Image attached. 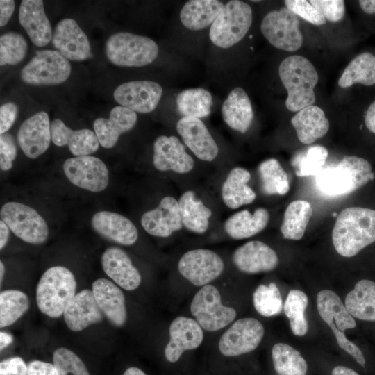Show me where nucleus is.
Returning a JSON list of instances; mask_svg holds the SVG:
<instances>
[{"label":"nucleus","instance_id":"nucleus-14","mask_svg":"<svg viewBox=\"0 0 375 375\" xmlns=\"http://www.w3.org/2000/svg\"><path fill=\"white\" fill-rule=\"evenodd\" d=\"M265 333L264 327L256 319L237 320L222 335L219 342L220 352L226 356H237L255 350Z\"/></svg>","mask_w":375,"mask_h":375},{"label":"nucleus","instance_id":"nucleus-35","mask_svg":"<svg viewBox=\"0 0 375 375\" xmlns=\"http://www.w3.org/2000/svg\"><path fill=\"white\" fill-rule=\"evenodd\" d=\"M344 306L355 318L362 321H375V282L362 279L356 283L344 301Z\"/></svg>","mask_w":375,"mask_h":375},{"label":"nucleus","instance_id":"nucleus-20","mask_svg":"<svg viewBox=\"0 0 375 375\" xmlns=\"http://www.w3.org/2000/svg\"><path fill=\"white\" fill-rule=\"evenodd\" d=\"M176 130L187 147L200 160L212 161L219 149L204 123L198 118L183 117L176 124Z\"/></svg>","mask_w":375,"mask_h":375},{"label":"nucleus","instance_id":"nucleus-30","mask_svg":"<svg viewBox=\"0 0 375 375\" xmlns=\"http://www.w3.org/2000/svg\"><path fill=\"white\" fill-rule=\"evenodd\" d=\"M298 139L303 144H308L326 134L329 122L324 112L317 106H307L295 114L291 119Z\"/></svg>","mask_w":375,"mask_h":375},{"label":"nucleus","instance_id":"nucleus-4","mask_svg":"<svg viewBox=\"0 0 375 375\" xmlns=\"http://www.w3.org/2000/svg\"><path fill=\"white\" fill-rule=\"evenodd\" d=\"M76 282L74 274L63 266H53L44 272L36 288V301L46 315L60 317L75 296Z\"/></svg>","mask_w":375,"mask_h":375},{"label":"nucleus","instance_id":"nucleus-62","mask_svg":"<svg viewBox=\"0 0 375 375\" xmlns=\"http://www.w3.org/2000/svg\"><path fill=\"white\" fill-rule=\"evenodd\" d=\"M336 215H337V213H336V212H334V213H333V217H336Z\"/></svg>","mask_w":375,"mask_h":375},{"label":"nucleus","instance_id":"nucleus-59","mask_svg":"<svg viewBox=\"0 0 375 375\" xmlns=\"http://www.w3.org/2000/svg\"><path fill=\"white\" fill-rule=\"evenodd\" d=\"M13 341V337L12 335L6 333L0 332V349L2 350L4 348L10 345Z\"/></svg>","mask_w":375,"mask_h":375},{"label":"nucleus","instance_id":"nucleus-10","mask_svg":"<svg viewBox=\"0 0 375 375\" xmlns=\"http://www.w3.org/2000/svg\"><path fill=\"white\" fill-rule=\"evenodd\" d=\"M190 310L201 328L215 331L228 325L236 317L234 308L224 306L218 290L208 284L192 299Z\"/></svg>","mask_w":375,"mask_h":375},{"label":"nucleus","instance_id":"nucleus-8","mask_svg":"<svg viewBox=\"0 0 375 375\" xmlns=\"http://www.w3.org/2000/svg\"><path fill=\"white\" fill-rule=\"evenodd\" d=\"M0 217L10 230L26 242L40 244L48 238L46 221L35 209L26 204L7 202L1 208Z\"/></svg>","mask_w":375,"mask_h":375},{"label":"nucleus","instance_id":"nucleus-3","mask_svg":"<svg viewBox=\"0 0 375 375\" xmlns=\"http://www.w3.org/2000/svg\"><path fill=\"white\" fill-rule=\"evenodd\" d=\"M278 74L288 92L285 105L289 110L297 112L313 105L318 74L306 58L298 55L287 57L281 62Z\"/></svg>","mask_w":375,"mask_h":375},{"label":"nucleus","instance_id":"nucleus-16","mask_svg":"<svg viewBox=\"0 0 375 375\" xmlns=\"http://www.w3.org/2000/svg\"><path fill=\"white\" fill-rule=\"evenodd\" d=\"M54 47L66 58L81 61L92 57L88 36L77 22L70 18L60 20L52 37Z\"/></svg>","mask_w":375,"mask_h":375},{"label":"nucleus","instance_id":"nucleus-15","mask_svg":"<svg viewBox=\"0 0 375 375\" xmlns=\"http://www.w3.org/2000/svg\"><path fill=\"white\" fill-rule=\"evenodd\" d=\"M162 94V87L154 81H133L119 85L113 97L123 107L135 112L148 113L156 108Z\"/></svg>","mask_w":375,"mask_h":375},{"label":"nucleus","instance_id":"nucleus-1","mask_svg":"<svg viewBox=\"0 0 375 375\" xmlns=\"http://www.w3.org/2000/svg\"><path fill=\"white\" fill-rule=\"evenodd\" d=\"M336 251L352 257L375 242V210L362 207L342 210L337 217L332 231Z\"/></svg>","mask_w":375,"mask_h":375},{"label":"nucleus","instance_id":"nucleus-46","mask_svg":"<svg viewBox=\"0 0 375 375\" xmlns=\"http://www.w3.org/2000/svg\"><path fill=\"white\" fill-rule=\"evenodd\" d=\"M28 44L17 32H7L0 37V65H17L26 56Z\"/></svg>","mask_w":375,"mask_h":375},{"label":"nucleus","instance_id":"nucleus-28","mask_svg":"<svg viewBox=\"0 0 375 375\" xmlns=\"http://www.w3.org/2000/svg\"><path fill=\"white\" fill-rule=\"evenodd\" d=\"M63 315L67 327L73 331H81L102 319V312L92 291L89 289L76 294Z\"/></svg>","mask_w":375,"mask_h":375},{"label":"nucleus","instance_id":"nucleus-51","mask_svg":"<svg viewBox=\"0 0 375 375\" xmlns=\"http://www.w3.org/2000/svg\"><path fill=\"white\" fill-rule=\"evenodd\" d=\"M28 365L20 357H12L0 362V375H27Z\"/></svg>","mask_w":375,"mask_h":375},{"label":"nucleus","instance_id":"nucleus-23","mask_svg":"<svg viewBox=\"0 0 375 375\" xmlns=\"http://www.w3.org/2000/svg\"><path fill=\"white\" fill-rule=\"evenodd\" d=\"M91 226L103 238L122 245H132L138 238L134 224L125 216L114 212H96L91 219Z\"/></svg>","mask_w":375,"mask_h":375},{"label":"nucleus","instance_id":"nucleus-36","mask_svg":"<svg viewBox=\"0 0 375 375\" xmlns=\"http://www.w3.org/2000/svg\"><path fill=\"white\" fill-rule=\"evenodd\" d=\"M178 205L183 225L193 233H204L209 226L211 210L196 199L194 192L191 190L181 195Z\"/></svg>","mask_w":375,"mask_h":375},{"label":"nucleus","instance_id":"nucleus-17","mask_svg":"<svg viewBox=\"0 0 375 375\" xmlns=\"http://www.w3.org/2000/svg\"><path fill=\"white\" fill-rule=\"evenodd\" d=\"M17 138L22 151L28 158L35 159L44 153L51 140L48 114L40 111L24 121Z\"/></svg>","mask_w":375,"mask_h":375},{"label":"nucleus","instance_id":"nucleus-24","mask_svg":"<svg viewBox=\"0 0 375 375\" xmlns=\"http://www.w3.org/2000/svg\"><path fill=\"white\" fill-rule=\"evenodd\" d=\"M104 272L117 284L126 290L136 289L141 283V275L133 265L127 253L122 249L111 247L101 256Z\"/></svg>","mask_w":375,"mask_h":375},{"label":"nucleus","instance_id":"nucleus-55","mask_svg":"<svg viewBox=\"0 0 375 375\" xmlns=\"http://www.w3.org/2000/svg\"><path fill=\"white\" fill-rule=\"evenodd\" d=\"M365 123L368 130L375 133V101L367 108L365 116Z\"/></svg>","mask_w":375,"mask_h":375},{"label":"nucleus","instance_id":"nucleus-11","mask_svg":"<svg viewBox=\"0 0 375 375\" xmlns=\"http://www.w3.org/2000/svg\"><path fill=\"white\" fill-rule=\"evenodd\" d=\"M299 21L287 8L268 12L263 18L260 30L268 42L277 49L293 52L303 44Z\"/></svg>","mask_w":375,"mask_h":375},{"label":"nucleus","instance_id":"nucleus-47","mask_svg":"<svg viewBox=\"0 0 375 375\" xmlns=\"http://www.w3.org/2000/svg\"><path fill=\"white\" fill-rule=\"evenodd\" d=\"M53 362L57 375H90L81 358L68 349H57L53 353Z\"/></svg>","mask_w":375,"mask_h":375},{"label":"nucleus","instance_id":"nucleus-21","mask_svg":"<svg viewBox=\"0 0 375 375\" xmlns=\"http://www.w3.org/2000/svg\"><path fill=\"white\" fill-rule=\"evenodd\" d=\"M170 340L165 348V356L170 362H176L187 350L197 348L203 334L197 321L183 316L176 317L169 327Z\"/></svg>","mask_w":375,"mask_h":375},{"label":"nucleus","instance_id":"nucleus-57","mask_svg":"<svg viewBox=\"0 0 375 375\" xmlns=\"http://www.w3.org/2000/svg\"><path fill=\"white\" fill-rule=\"evenodd\" d=\"M361 9L367 14L375 13V0H361L359 1Z\"/></svg>","mask_w":375,"mask_h":375},{"label":"nucleus","instance_id":"nucleus-12","mask_svg":"<svg viewBox=\"0 0 375 375\" xmlns=\"http://www.w3.org/2000/svg\"><path fill=\"white\" fill-rule=\"evenodd\" d=\"M67 179L74 185L92 192L104 190L109 183V171L99 158L92 156L67 159L62 165Z\"/></svg>","mask_w":375,"mask_h":375},{"label":"nucleus","instance_id":"nucleus-19","mask_svg":"<svg viewBox=\"0 0 375 375\" xmlns=\"http://www.w3.org/2000/svg\"><path fill=\"white\" fill-rule=\"evenodd\" d=\"M140 222L147 233L162 238L171 235L183 226L178 201L170 196L162 198L157 208L145 212Z\"/></svg>","mask_w":375,"mask_h":375},{"label":"nucleus","instance_id":"nucleus-53","mask_svg":"<svg viewBox=\"0 0 375 375\" xmlns=\"http://www.w3.org/2000/svg\"><path fill=\"white\" fill-rule=\"evenodd\" d=\"M27 375H57L54 365L40 361L33 360L28 365Z\"/></svg>","mask_w":375,"mask_h":375},{"label":"nucleus","instance_id":"nucleus-6","mask_svg":"<svg viewBox=\"0 0 375 375\" xmlns=\"http://www.w3.org/2000/svg\"><path fill=\"white\" fill-rule=\"evenodd\" d=\"M159 49L153 40L128 32L112 35L106 44L108 59L122 67H142L152 62Z\"/></svg>","mask_w":375,"mask_h":375},{"label":"nucleus","instance_id":"nucleus-60","mask_svg":"<svg viewBox=\"0 0 375 375\" xmlns=\"http://www.w3.org/2000/svg\"><path fill=\"white\" fill-rule=\"evenodd\" d=\"M123 375H146V374L140 369L132 367L127 369Z\"/></svg>","mask_w":375,"mask_h":375},{"label":"nucleus","instance_id":"nucleus-48","mask_svg":"<svg viewBox=\"0 0 375 375\" xmlns=\"http://www.w3.org/2000/svg\"><path fill=\"white\" fill-rule=\"evenodd\" d=\"M284 2L288 10L306 21L317 26L326 24L325 17L310 1L305 0H286Z\"/></svg>","mask_w":375,"mask_h":375},{"label":"nucleus","instance_id":"nucleus-41","mask_svg":"<svg viewBox=\"0 0 375 375\" xmlns=\"http://www.w3.org/2000/svg\"><path fill=\"white\" fill-rule=\"evenodd\" d=\"M262 190L268 195H284L290 190L287 173L279 162L269 158L261 162L258 169Z\"/></svg>","mask_w":375,"mask_h":375},{"label":"nucleus","instance_id":"nucleus-26","mask_svg":"<svg viewBox=\"0 0 375 375\" xmlns=\"http://www.w3.org/2000/svg\"><path fill=\"white\" fill-rule=\"evenodd\" d=\"M19 21L35 45L44 47L52 40L51 26L45 14L42 1H22Z\"/></svg>","mask_w":375,"mask_h":375},{"label":"nucleus","instance_id":"nucleus-7","mask_svg":"<svg viewBox=\"0 0 375 375\" xmlns=\"http://www.w3.org/2000/svg\"><path fill=\"white\" fill-rule=\"evenodd\" d=\"M252 19V9L248 3L229 1L210 26V39L217 47H231L245 36Z\"/></svg>","mask_w":375,"mask_h":375},{"label":"nucleus","instance_id":"nucleus-18","mask_svg":"<svg viewBox=\"0 0 375 375\" xmlns=\"http://www.w3.org/2000/svg\"><path fill=\"white\" fill-rule=\"evenodd\" d=\"M153 163L159 171L186 174L194 167L192 158L175 136H158L153 143Z\"/></svg>","mask_w":375,"mask_h":375},{"label":"nucleus","instance_id":"nucleus-45","mask_svg":"<svg viewBox=\"0 0 375 375\" xmlns=\"http://www.w3.org/2000/svg\"><path fill=\"white\" fill-rule=\"evenodd\" d=\"M253 301L257 312L264 317L277 315L283 309L282 297L274 283L260 285L253 293Z\"/></svg>","mask_w":375,"mask_h":375},{"label":"nucleus","instance_id":"nucleus-13","mask_svg":"<svg viewBox=\"0 0 375 375\" xmlns=\"http://www.w3.org/2000/svg\"><path fill=\"white\" fill-rule=\"evenodd\" d=\"M180 274L197 286H204L222 273L224 264L221 257L208 249H194L184 253L179 260Z\"/></svg>","mask_w":375,"mask_h":375},{"label":"nucleus","instance_id":"nucleus-40","mask_svg":"<svg viewBox=\"0 0 375 375\" xmlns=\"http://www.w3.org/2000/svg\"><path fill=\"white\" fill-rule=\"evenodd\" d=\"M275 371L278 375H306L308 365L301 353L285 343H277L272 349Z\"/></svg>","mask_w":375,"mask_h":375},{"label":"nucleus","instance_id":"nucleus-56","mask_svg":"<svg viewBox=\"0 0 375 375\" xmlns=\"http://www.w3.org/2000/svg\"><path fill=\"white\" fill-rule=\"evenodd\" d=\"M10 235V228L2 220H0V249H2L7 244Z\"/></svg>","mask_w":375,"mask_h":375},{"label":"nucleus","instance_id":"nucleus-39","mask_svg":"<svg viewBox=\"0 0 375 375\" xmlns=\"http://www.w3.org/2000/svg\"><path fill=\"white\" fill-rule=\"evenodd\" d=\"M211 94L201 88L181 92L176 97L178 111L183 117L203 118L210 113Z\"/></svg>","mask_w":375,"mask_h":375},{"label":"nucleus","instance_id":"nucleus-29","mask_svg":"<svg viewBox=\"0 0 375 375\" xmlns=\"http://www.w3.org/2000/svg\"><path fill=\"white\" fill-rule=\"evenodd\" d=\"M92 292L102 313L117 326L126 320L125 297L122 291L112 282L99 278L92 283Z\"/></svg>","mask_w":375,"mask_h":375},{"label":"nucleus","instance_id":"nucleus-58","mask_svg":"<svg viewBox=\"0 0 375 375\" xmlns=\"http://www.w3.org/2000/svg\"><path fill=\"white\" fill-rule=\"evenodd\" d=\"M332 375H359L356 371L345 366H336L332 371Z\"/></svg>","mask_w":375,"mask_h":375},{"label":"nucleus","instance_id":"nucleus-49","mask_svg":"<svg viewBox=\"0 0 375 375\" xmlns=\"http://www.w3.org/2000/svg\"><path fill=\"white\" fill-rule=\"evenodd\" d=\"M310 3L323 15L326 20L337 22L344 15V1L342 0H311Z\"/></svg>","mask_w":375,"mask_h":375},{"label":"nucleus","instance_id":"nucleus-32","mask_svg":"<svg viewBox=\"0 0 375 375\" xmlns=\"http://www.w3.org/2000/svg\"><path fill=\"white\" fill-rule=\"evenodd\" d=\"M251 174L242 167L231 169L222 187V197L224 203L231 209L252 203L256 193L248 185Z\"/></svg>","mask_w":375,"mask_h":375},{"label":"nucleus","instance_id":"nucleus-38","mask_svg":"<svg viewBox=\"0 0 375 375\" xmlns=\"http://www.w3.org/2000/svg\"><path fill=\"white\" fill-rule=\"evenodd\" d=\"M312 214L311 204L304 200L291 202L284 213L281 226L283 236L289 240L302 238Z\"/></svg>","mask_w":375,"mask_h":375},{"label":"nucleus","instance_id":"nucleus-54","mask_svg":"<svg viewBox=\"0 0 375 375\" xmlns=\"http://www.w3.org/2000/svg\"><path fill=\"white\" fill-rule=\"evenodd\" d=\"M15 10V1L12 0L0 1V26H4L11 17Z\"/></svg>","mask_w":375,"mask_h":375},{"label":"nucleus","instance_id":"nucleus-61","mask_svg":"<svg viewBox=\"0 0 375 375\" xmlns=\"http://www.w3.org/2000/svg\"><path fill=\"white\" fill-rule=\"evenodd\" d=\"M4 273H5V266L3 263L2 261L0 262V281H1V283L2 282V280L3 278V276H4Z\"/></svg>","mask_w":375,"mask_h":375},{"label":"nucleus","instance_id":"nucleus-2","mask_svg":"<svg viewBox=\"0 0 375 375\" xmlns=\"http://www.w3.org/2000/svg\"><path fill=\"white\" fill-rule=\"evenodd\" d=\"M371 164L357 156H344L337 165L323 167L315 176L319 192L326 196L345 195L374 179Z\"/></svg>","mask_w":375,"mask_h":375},{"label":"nucleus","instance_id":"nucleus-44","mask_svg":"<svg viewBox=\"0 0 375 375\" xmlns=\"http://www.w3.org/2000/svg\"><path fill=\"white\" fill-rule=\"evenodd\" d=\"M328 155L325 147L315 145L295 154L291 162L298 176H316L323 169Z\"/></svg>","mask_w":375,"mask_h":375},{"label":"nucleus","instance_id":"nucleus-5","mask_svg":"<svg viewBox=\"0 0 375 375\" xmlns=\"http://www.w3.org/2000/svg\"><path fill=\"white\" fill-rule=\"evenodd\" d=\"M317 306L321 318L333 331L339 347L364 367L365 358L362 351L344 334L346 330L354 328L356 322L338 295L330 290H321L317 295Z\"/></svg>","mask_w":375,"mask_h":375},{"label":"nucleus","instance_id":"nucleus-42","mask_svg":"<svg viewBox=\"0 0 375 375\" xmlns=\"http://www.w3.org/2000/svg\"><path fill=\"white\" fill-rule=\"evenodd\" d=\"M308 303L306 293L299 290H292L288 294L283 310L290 321L292 333L297 336H303L308 329V323L305 316V311Z\"/></svg>","mask_w":375,"mask_h":375},{"label":"nucleus","instance_id":"nucleus-9","mask_svg":"<svg viewBox=\"0 0 375 375\" xmlns=\"http://www.w3.org/2000/svg\"><path fill=\"white\" fill-rule=\"evenodd\" d=\"M71 73L67 58L58 51L38 50L23 67L20 76L31 85H56L65 81Z\"/></svg>","mask_w":375,"mask_h":375},{"label":"nucleus","instance_id":"nucleus-37","mask_svg":"<svg viewBox=\"0 0 375 375\" xmlns=\"http://www.w3.org/2000/svg\"><path fill=\"white\" fill-rule=\"evenodd\" d=\"M365 85L375 84V56L369 52L356 56L344 69L338 80L341 88H349L353 84Z\"/></svg>","mask_w":375,"mask_h":375},{"label":"nucleus","instance_id":"nucleus-34","mask_svg":"<svg viewBox=\"0 0 375 375\" xmlns=\"http://www.w3.org/2000/svg\"><path fill=\"white\" fill-rule=\"evenodd\" d=\"M269 219V214L266 208H259L253 214L243 210L226 221L224 230L233 239H244L262 231L267 226Z\"/></svg>","mask_w":375,"mask_h":375},{"label":"nucleus","instance_id":"nucleus-31","mask_svg":"<svg viewBox=\"0 0 375 375\" xmlns=\"http://www.w3.org/2000/svg\"><path fill=\"white\" fill-rule=\"evenodd\" d=\"M224 122L233 130L244 133L253 118L250 99L246 92L240 87L229 93L222 107Z\"/></svg>","mask_w":375,"mask_h":375},{"label":"nucleus","instance_id":"nucleus-50","mask_svg":"<svg viewBox=\"0 0 375 375\" xmlns=\"http://www.w3.org/2000/svg\"><path fill=\"white\" fill-rule=\"evenodd\" d=\"M17 153V149L13 137L9 133H3L0 137V168L2 171H9L12 167Z\"/></svg>","mask_w":375,"mask_h":375},{"label":"nucleus","instance_id":"nucleus-25","mask_svg":"<svg viewBox=\"0 0 375 375\" xmlns=\"http://www.w3.org/2000/svg\"><path fill=\"white\" fill-rule=\"evenodd\" d=\"M51 133L54 144L67 145L75 156H90L99 147V141L94 131L87 128L74 131L60 119H55L51 123Z\"/></svg>","mask_w":375,"mask_h":375},{"label":"nucleus","instance_id":"nucleus-52","mask_svg":"<svg viewBox=\"0 0 375 375\" xmlns=\"http://www.w3.org/2000/svg\"><path fill=\"white\" fill-rule=\"evenodd\" d=\"M18 113V107L13 102H8L0 108V133H6L14 124Z\"/></svg>","mask_w":375,"mask_h":375},{"label":"nucleus","instance_id":"nucleus-33","mask_svg":"<svg viewBox=\"0 0 375 375\" xmlns=\"http://www.w3.org/2000/svg\"><path fill=\"white\" fill-rule=\"evenodd\" d=\"M224 5L217 0H190L180 12V19L187 28L201 30L212 25L222 12Z\"/></svg>","mask_w":375,"mask_h":375},{"label":"nucleus","instance_id":"nucleus-22","mask_svg":"<svg viewBox=\"0 0 375 375\" xmlns=\"http://www.w3.org/2000/svg\"><path fill=\"white\" fill-rule=\"evenodd\" d=\"M232 260L240 271L247 274L272 271L278 263L276 253L261 241H250L238 247Z\"/></svg>","mask_w":375,"mask_h":375},{"label":"nucleus","instance_id":"nucleus-43","mask_svg":"<svg viewBox=\"0 0 375 375\" xmlns=\"http://www.w3.org/2000/svg\"><path fill=\"white\" fill-rule=\"evenodd\" d=\"M28 296L17 290H7L0 293V327L14 324L29 308Z\"/></svg>","mask_w":375,"mask_h":375},{"label":"nucleus","instance_id":"nucleus-27","mask_svg":"<svg viewBox=\"0 0 375 375\" xmlns=\"http://www.w3.org/2000/svg\"><path fill=\"white\" fill-rule=\"evenodd\" d=\"M135 112L123 107L113 108L108 119L97 118L93 123L99 144L106 149L112 148L121 134L131 130L137 123Z\"/></svg>","mask_w":375,"mask_h":375}]
</instances>
